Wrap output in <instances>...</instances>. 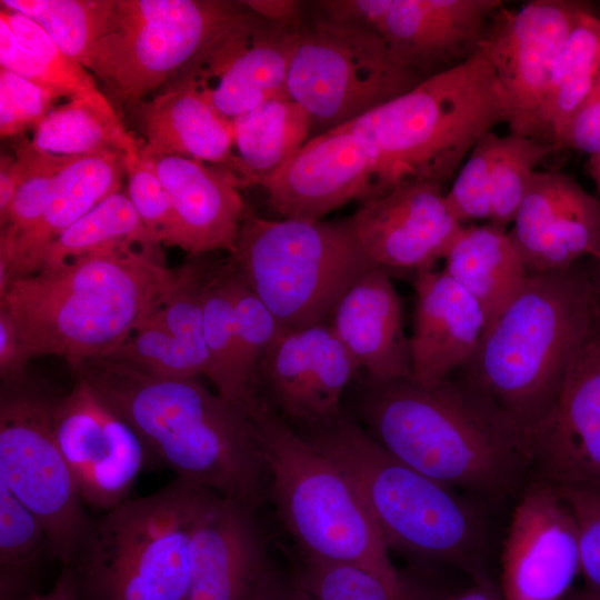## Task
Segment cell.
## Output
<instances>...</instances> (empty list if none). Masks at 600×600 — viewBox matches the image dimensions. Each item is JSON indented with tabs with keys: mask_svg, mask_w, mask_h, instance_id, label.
Here are the masks:
<instances>
[{
	"mask_svg": "<svg viewBox=\"0 0 600 600\" xmlns=\"http://www.w3.org/2000/svg\"><path fill=\"white\" fill-rule=\"evenodd\" d=\"M31 143L41 151L64 157L113 150L133 158L142 146L117 112L84 100H69L54 107L34 129Z\"/></svg>",
	"mask_w": 600,
	"mask_h": 600,
	"instance_id": "obj_34",
	"label": "cell"
},
{
	"mask_svg": "<svg viewBox=\"0 0 600 600\" xmlns=\"http://www.w3.org/2000/svg\"><path fill=\"white\" fill-rule=\"evenodd\" d=\"M52 428L83 503L109 511L130 499L149 464L138 433L84 380L53 398Z\"/></svg>",
	"mask_w": 600,
	"mask_h": 600,
	"instance_id": "obj_14",
	"label": "cell"
},
{
	"mask_svg": "<svg viewBox=\"0 0 600 600\" xmlns=\"http://www.w3.org/2000/svg\"><path fill=\"white\" fill-rule=\"evenodd\" d=\"M560 148H572L589 156L600 152V77L567 124Z\"/></svg>",
	"mask_w": 600,
	"mask_h": 600,
	"instance_id": "obj_47",
	"label": "cell"
},
{
	"mask_svg": "<svg viewBox=\"0 0 600 600\" xmlns=\"http://www.w3.org/2000/svg\"><path fill=\"white\" fill-rule=\"evenodd\" d=\"M600 307V257L590 260L586 268Z\"/></svg>",
	"mask_w": 600,
	"mask_h": 600,
	"instance_id": "obj_53",
	"label": "cell"
},
{
	"mask_svg": "<svg viewBox=\"0 0 600 600\" xmlns=\"http://www.w3.org/2000/svg\"><path fill=\"white\" fill-rule=\"evenodd\" d=\"M471 580L469 586L438 596L434 600H503L498 583L489 577Z\"/></svg>",
	"mask_w": 600,
	"mask_h": 600,
	"instance_id": "obj_51",
	"label": "cell"
},
{
	"mask_svg": "<svg viewBox=\"0 0 600 600\" xmlns=\"http://www.w3.org/2000/svg\"><path fill=\"white\" fill-rule=\"evenodd\" d=\"M556 147L544 140L508 134L499 137L492 162V209L489 222L507 228L540 163Z\"/></svg>",
	"mask_w": 600,
	"mask_h": 600,
	"instance_id": "obj_41",
	"label": "cell"
},
{
	"mask_svg": "<svg viewBox=\"0 0 600 600\" xmlns=\"http://www.w3.org/2000/svg\"><path fill=\"white\" fill-rule=\"evenodd\" d=\"M227 266L241 360L254 390L258 368L284 329L262 300L234 273L228 261Z\"/></svg>",
	"mask_w": 600,
	"mask_h": 600,
	"instance_id": "obj_42",
	"label": "cell"
},
{
	"mask_svg": "<svg viewBox=\"0 0 600 600\" xmlns=\"http://www.w3.org/2000/svg\"><path fill=\"white\" fill-rule=\"evenodd\" d=\"M286 580L268 556L256 510L200 487L186 600H278Z\"/></svg>",
	"mask_w": 600,
	"mask_h": 600,
	"instance_id": "obj_15",
	"label": "cell"
},
{
	"mask_svg": "<svg viewBox=\"0 0 600 600\" xmlns=\"http://www.w3.org/2000/svg\"><path fill=\"white\" fill-rule=\"evenodd\" d=\"M124 157L108 150L74 157L64 167L39 221L11 242L0 244V291L10 281L38 272L53 240L107 197L120 191Z\"/></svg>",
	"mask_w": 600,
	"mask_h": 600,
	"instance_id": "obj_27",
	"label": "cell"
},
{
	"mask_svg": "<svg viewBox=\"0 0 600 600\" xmlns=\"http://www.w3.org/2000/svg\"><path fill=\"white\" fill-rule=\"evenodd\" d=\"M587 171L596 184L600 182V152L589 157Z\"/></svg>",
	"mask_w": 600,
	"mask_h": 600,
	"instance_id": "obj_54",
	"label": "cell"
},
{
	"mask_svg": "<svg viewBox=\"0 0 600 600\" xmlns=\"http://www.w3.org/2000/svg\"><path fill=\"white\" fill-rule=\"evenodd\" d=\"M1 7L31 19L71 59L87 70L109 31L116 0H1Z\"/></svg>",
	"mask_w": 600,
	"mask_h": 600,
	"instance_id": "obj_38",
	"label": "cell"
},
{
	"mask_svg": "<svg viewBox=\"0 0 600 600\" xmlns=\"http://www.w3.org/2000/svg\"><path fill=\"white\" fill-rule=\"evenodd\" d=\"M231 121L244 187L261 186L274 177L312 130L308 112L289 96L266 101Z\"/></svg>",
	"mask_w": 600,
	"mask_h": 600,
	"instance_id": "obj_32",
	"label": "cell"
},
{
	"mask_svg": "<svg viewBox=\"0 0 600 600\" xmlns=\"http://www.w3.org/2000/svg\"><path fill=\"white\" fill-rule=\"evenodd\" d=\"M138 433L149 463L250 509L267 471L248 409L197 379L161 378L107 357L70 364Z\"/></svg>",
	"mask_w": 600,
	"mask_h": 600,
	"instance_id": "obj_1",
	"label": "cell"
},
{
	"mask_svg": "<svg viewBox=\"0 0 600 600\" xmlns=\"http://www.w3.org/2000/svg\"><path fill=\"white\" fill-rule=\"evenodd\" d=\"M421 77L404 68L374 31L322 17L299 29L287 92L312 129L344 126L408 92Z\"/></svg>",
	"mask_w": 600,
	"mask_h": 600,
	"instance_id": "obj_10",
	"label": "cell"
},
{
	"mask_svg": "<svg viewBox=\"0 0 600 600\" xmlns=\"http://www.w3.org/2000/svg\"><path fill=\"white\" fill-rule=\"evenodd\" d=\"M9 314L0 309V378L1 384H17L26 380L29 361Z\"/></svg>",
	"mask_w": 600,
	"mask_h": 600,
	"instance_id": "obj_48",
	"label": "cell"
},
{
	"mask_svg": "<svg viewBox=\"0 0 600 600\" xmlns=\"http://www.w3.org/2000/svg\"><path fill=\"white\" fill-rule=\"evenodd\" d=\"M600 77V18L584 8L556 63L547 106V124L558 149L572 116Z\"/></svg>",
	"mask_w": 600,
	"mask_h": 600,
	"instance_id": "obj_36",
	"label": "cell"
},
{
	"mask_svg": "<svg viewBox=\"0 0 600 600\" xmlns=\"http://www.w3.org/2000/svg\"><path fill=\"white\" fill-rule=\"evenodd\" d=\"M20 182V170L14 157L2 156L0 163V218L8 211Z\"/></svg>",
	"mask_w": 600,
	"mask_h": 600,
	"instance_id": "obj_52",
	"label": "cell"
},
{
	"mask_svg": "<svg viewBox=\"0 0 600 600\" xmlns=\"http://www.w3.org/2000/svg\"><path fill=\"white\" fill-rule=\"evenodd\" d=\"M302 437L347 474L389 548L459 568L471 579L489 577L487 522L474 503L401 462L342 416Z\"/></svg>",
	"mask_w": 600,
	"mask_h": 600,
	"instance_id": "obj_5",
	"label": "cell"
},
{
	"mask_svg": "<svg viewBox=\"0 0 600 600\" xmlns=\"http://www.w3.org/2000/svg\"><path fill=\"white\" fill-rule=\"evenodd\" d=\"M331 327L374 381L412 377L402 304L387 270L371 268L339 300Z\"/></svg>",
	"mask_w": 600,
	"mask_h": 600,
	"instance_id": "obj_28",
	"label": "cell"
},
{
	"mask_svg": "<svg viewBox=\"0 0 600 600\" xmlns=\"http://www.w3.org/2000/svg\"><path fill=\"white\" fill-rule=\"evenodd\" d=\"M260 187L278 214L307 221H320L349 201H364L381 193L373 153L342 128L309 139Z\"/></svg>",
	"mask_w": 600,
	"mask_h": 600,
	"instance_id": "obj_21",
	"label": "cell"
},
{
	"mask_svg": "<svg viewBox=\"0 0 600 600\" xmlns=\"http://www.w3.org/2000/svg\"><path fill=\"white\" fill-rule=\"evenodd\" d=\"M430 590L404 593L357 564L302 556L286 580V600H434Z\"/></svg>",
	"mask_w": 600,
	"mask_h": 600,
	"instance_id": "obj_39",
	"label": "cell"
},
{
	"mask_svg": "<svg viewBox=\"0 0 600 600\" xmlns=\"http://www.w3.org/2000/svg\"><path fill=\"white\" fill-rule=\"evenodd\" d=\"M300 28L269 22L241 4L232 21L179 74L232 119L289 96L287 76Z\"/></svg>",
	"mask_w": 600,
	"mask_h": 600,
	"instance_id": "obj_18",
	"label": "cell"
},
{
	"mask_svg": "<svg viewBox=\"0 0 600 600\" xmlns=\"http://www.w3.org/2000/svg\"><path fill=\"white\" fill-rule=\"evenodd\" d=\"M61 97L0 67V134L9 138L37 128Z\"/></svg>",
	"mask_w": 600,
	"mask_h": 600,
	"instance_id": "obj_44",
	"label": "cell"
},
{
	"mask_svg": "<svg viewBox=\"0 0 600 600\" xmlns=\"http://www.w3.org/2000/svg\"><path fill=\"white\" fill-rule=\"evenodd\" d=\"M509 109L487 49L338 127L373 153L381 193L406 181L442 186Z\"/></svg>",
	"mask_w": 600,
	"mask_h": 600,
	"instance_id": "obj_6",
	"label": "cell"
},
{
	"mask_svg": "<svg viewBox=\"0 0 600 600\" xmlns=\"http://www.w3.org/2000/svg\"><path fill=\"white\" fill-rule=\"evenodd\" d=\"M240 9V2L217 0H116L88 70L116 102L136 107L189 66Z\"/></svg>",
	"mask_w": 600,
	"mask_h": 600,
	"instance_id": "obj_11",
	"label": "cell"
},
{
	"mask_svg": "<svg viewBox=\"0 0 600 600\" xmlns=\"http://www.w3.org/2000/svg\"><path fill=\"white\" fill-rule=\"evenodd\" d=\"M579 574L573 513L554 483L532 479L519 493L502 543L503 600H564Z\"/></svg>",
	"mask_w": 600,
	"mask_h": 600,
	"instance_id": "obj_16",
	"label": "cell"
},
{
	"mask_svg": "<svg viewBox=\"0 0 600 600\" xmlns=\"http://www.w3.org/2000/svg\"><path fill=\"white\" fill-rule=\"evenodd\" d=\"M207 378L223 398L248 407L253 388L241 360L229 290L228 266L208 267L202 289Z\"/></svg>",
	"mask_w": 600,
	"mask_h": 600,
	"instance_id": "obj_35",
	"label": "cell"
},
{
	"mask_svg": "<svg viewBox=\"0 0 600 600\" xmlns=\"http://www.w3.org/2000/svg\"><path fill=\"white\" fill-rule=\"evenodd\" d=\"M598 309L586 268L574 264L529 273L458 378L489 401L524 441L554 403Z\"/></svg>",
	"mask_w": 600,
	"mask_h": 600,
	"instance_id": "obj_4",
	"label": "cell"
},
{
	"mask_svg": "<svg viewBox=\"0 0 600 600\" xmlns=\"http://www.w3.org/2000/svg\"><path fill=\"white\" fill-rule=\"evenodd\" d=\"M564 600H600V597L582 588L573 589Z\"/></svg>",
	"mask_w": 600,
	"mask_h": 600,
	"instance_id": "obj_55",
	"label": "cell"
},
{
	"mask_svg": "<svg viewBox=\"0 0 600 600\" xmlns=\"http://www.w3.org/2000/svg\"><path fill=\"white\" fill-rule=\"evenodd\" d=\"M358 368L330 323L284 329L258 368L253 397L287 422L324 426L342 416L341 398Z\"/></svg>",
	"mask_w": 600,
	"mask_h": 600,
	"instance_id": "obj_19",
	"label": "cell"
},
{
	"mask_svg": "<svg viewBox=\"0 0 600 600\" xmlns=\"http://www.w3.org/2000/svg\"><path fill=\"white\" fill-rule=\"evenodd\" d=\"M127 196L144 227L160 244H169L174 211L168 192L153 169L141 158H126Z\"/></svg>",
	"mask_w": 600,
	"mask_h": 600,
	"instance_id": "obj_45",
	"label": "cell"
},
{
	"mask_svg": "<svg viewBox=\"0 0 600 600\" xmlns=\"http://www.w3.org/2000/svg\"><path fill=\"white\" fill-rule=\"evenodd\" d=\"M208 266L197 260L177 270L174 287L163 304L107 358L161 378L207 377L202 289Z\"/></svg>",
	"mask_w": 600,
	"mask_h": 600,
	"instance_id": "obj_26",
	"label": "cell"
},
{
	"mask_svg": "<svg viewBox=\"0 0 600 600\" xmlns=\"http://www.w3.org/2000/svg\"><path fill=\"white\" fill-rule=\"evenodd\" d=\"M24 600H83L74 570L61 566L53 586L46 592H34Z\"/></svg>",
	"mask_w": 600,
	"mask_h": 600,
	"instance_id": "obj_50",
	"label": "cell"
},
{
	"mask_svg": "<svg viewBox=\"0 0 600 600\" xmlns=\"http://www.w3.org/2000/svg\"><path fill=\"white\" fill-rule=\"evenodd\" d=\"M199 488L177 478L96 519L69 566L83 600H186Z\"/></svg>",
	"mask_w": 600,
	"mask_h": 600,
	"instance_id": "obj_8",
	"label": "cell"
},
{
	"mask_svg": "<svg viewBox=\"0 0 600 600\" xmlns=\"http://www.w3.org/2000/svg\"><path fill=\"white\" fill-rule=\"evenodd\" d=\"M52 402L27 380L1 384L0 482L40 521L49 556L72 566L94 519L56 440Z\"/></svg>",
	"mask_w": 600,
	"mask_h": 600,
	"instance_id": "obj_12",
	"label": "cell"
},
{
	"mask_svg": "<svg viewBox=\"0 0 600 600\" xmlns=\"http://www.w3.org/2000/svg\"><path fill=\"white\" fill-rule=\"evenodd\" d=\"M228 263L283 329L332 317L346 291L374 268L349 220H270L248 210Z\"/></svg>",
	"mask_w": 600,
	"mask_h": 600,
	"instance_id": "obj_9",
	"label": "cell"
},
{
	"mask_svg": "<svg viewBox=\"0 0 600 600\" xmlns=\"http://www.w3.org/2000/svg\"><path fill=\"white\" fill-rule=\"evenodd\" d=\"M248 411L274 508L302 556L366 568L404 593L423 586L401 573L353 483L262 399Z\"/></svg>",
	"mask_w": 600,
	"mask_h": 600,
	"instance_id": "obj_7",
	"label": "cell"
},
{
	"mask_svg": "<svg viewBox=\"0 0 600 600\" xmlns=\"http://www.w3.org/2000/svg\"><path fill=\"white\" fill-rule=\"evenodd\" d=\"M364 388L360 409L367 431L407 466L493 501L519 494L527 484L522 436L461 379L434 387L412 377L368 379Z\"/></svg>",
	"mask_w": 600,
	"mask_h": 600,
	"instance_id": "obj_2",
	"label": "cell"
},
{
	"mask_svg": "<svg viewBox=\"0 0 600 600\" xmlns=\"http://www.w3.org/2000/svg\"><path fill=\"white\" fill-rule=\"evenodd\" d=\"M168 192L174 228L169 241L191 257L236 250L248 212L242 180L230 169L180 156H143Z\"/></svg>",
	"mask_w": 600,
	"mask_h": 600,
	"instance_id": "obj_24",
	"label": "cell"
},
{
	"mask_svg": "<svg viewBox=\"0 0 600 600\" xmlns=\"http://www.w3.org/2000/svg\"><path fill=\"white\" fill-rule=\"evenodd\" d=\"M412 378L434 387L464 367L476 352L487 319L479 303L443 270L416 272Z\"/></svg>",
	"mask_w": 600,
	"mask_h": 600,
	"instance_id": "obj_25",
	"label": "cell"
},
{
	"mask_svg": "<svg viewBox=\"0 0 600 600\" xmlns=\"http://www.w3.org/2000/svg\"><path fill=\"white\" fill-rule=\"evenodd\" d=\"M278 600H286V598H282V599H278Z\"/></svg>",
	"mask_w": 600,
	"mask_h": 600,
	"instance_id": "obj_56",
	"label": "cell"
},
{
	"mask_svg": "<svg viewBox=\"0 0 600 600\" xmlns=\"http://www.w3.org/2000/svg\"><path fill=\"white\" fill-rule=\"evenodd\" d=\"M443 259V271L481 307L487 329L529 274L507 228L491 222L463 226Z\"/></svg>",
	"mask_w": 600,
	"mask_h": 600,
	"instance_id": "obj_30",
	"label": "cell"
},
{
	"mask_svg": "<svg viewBox=\"0 0 600 600\" xmlns=\"http://www.w3.org/2000/svg\"><path fill=\"white\" fill-rule=\"evenodd\" d=\"M176 278L136 248L101 249L10 281L0 309L29 359L59 356L71 364L117 350L163 304Z\"/></svg>",
	"mask_w": 600,
	"mask_h": 600,
	"instance_id": "obj_3",
	"label": "cell"
},
{
	"mask_svg": "<svg viewBox=\"0 0 600 600\" xmlns=\"http://www.w3.org/2000/svg\"><path fill=\"white\" fill-rule=\"evenodd\" d=\"M499 136L486 133L473 147L462 163L446 202L453 216L463 224L468 221L491 219L492 162Z\"/></svg>",
	"mask_w": 600,
	"mask_h": 600,
	"instance_id": "obj_43",
	"label": "cell"
},
{
	"mask_svg": "<svg viewBox=\"0 0 600 600\" xmlns=\"http://www.w3.org/2000/svg\"><path fill=\"white\" fill-rule=\"evenodd\" d=\"M348 220L369 262L387 271L432 269L463 228L441 186L416 180L362 201Z\"/></svg>",
	"mask_w": 600,
	"mask_h": 600,
	"instance_id": "obj_20",
	"label": "cell"
},
{
	"mask_svg": "<svg viewBox=\"0 0 600 600\" xmlns=\"http://www.w3.org/2000/svg\"><path fill=\"white\" fill-rule=\"evenodd\" d=\"M251 12L277 24L300 28L302 4L294 0H247L240 1Z\"/></svg>",
	"mask_w": 600,
	"mask_h": 600,
	"instance_id": "obj_49",
	"label": "cell"
},
{
	"mask_svg": "<svg viewBox=\"0 0 600 600\" xmlns=\"http://www.w3.org/2000/svg\"><path fill=\"white\" fill-rule=\"evenodd\" d=\"M502 6L500 0H383L370 30L404 68L427 79L474 57Z\"/></svg>",
	"mask_w": 600,
	"mask_h": 600,
	"instance_id": "obj_22",
	"label": "cell"
},
{
	"mask_svg": "<svg viewBox=\"0 0 600 600\" xmlns=\"http://www.w3.org/2000/svg\"><path fill=\"white\" fill-rule=\"evenodd\" d=\"M577 1L534 0L492 16L483 47L504 93L511 134L552 144L547 106L552 73L580 12Z\"/></svg>",
	"mask_w": 600,
	"mask_h": 600,
	"instance_id": "obj_13",
	"label": "cell"
},
{
	"mask_svg": "<svg viewBox=\"0 0 600 600\" xmlns=\"http://www.w3.org/2000/svg\"><path fill=\"white\" fill-rule=\"evenodd\" d=\"M524 446L532 479L600 488V307Z\"/></svg>",
	"mask_w": 600,
	"mask_h": 600,
	"instance_id": "obj_17",
	"label": "cell"
},
{
	"mask_svg": "<svg viewBox=\"0 0 600 600\" xmlns=\"http://www.w3.org/2000/svg\"><path fill=\"white\" fill-rule=\"evenodd\" d=\"M136 107L146 137L141 154L180 156L220 164L242 180L231 119L209 102L189 79L178 74L166 90Z\"/></svg>",
	"mask_w": 600,
	"mask_h": 600,
	"instance_id": "obj_29",
	"label": "cell"
},
{
	"mask_svg": "<svg viewBox=\"0 0 600 600\" xmlns=\"http://www.w3.org/2000/svg\"><path fill=\"white\" fill-rule=\"evenodd\" d=\"M49 541L40 521L0 482V600L38 592Z\"/></svg>",
	"mask_w": 600,
	"mask_h": 600,
	"instance_id": "obj_37",
	"label": "cell"
},
{
	"mask_svg": "<svg viewBox=\"0 0 600 600\" xmlns=\"http://www.w3.org/2000/svg\"><path fill=\"white\" fill-rule=\"evenodd\" d=\"M0 66L69 100H84L117 112L92 73L67 56L34 21L0 11Z\"/></svg>",
	"mask_w": 600,
	"mask_h": 600,
	"instance_id": "obj_31",
	"label": "cell"
},
{
	"mask_svg": "<svg viewBox=\"0 0 600 600\" xmlns=\"http://www.w3.org/2000/svg\"><path fill=\"white\" fill-rule=\"evenodd\" d=\"M120 247L136 248L166 264L160 243L144 227L127 193L117 191L50 243L40 270L61 267L92 251Z\"/></svg>",
	"mask_w": 600,
	"mask_h": 600,
	"instance_id": "obj_33",
	"label": "cell"
},
{
	"mask_svg": "<svg viewBox=\"0 0 600 600\" xmlns=\"http://www.w3.org/2000/svg\"><path fill=\"white\" fill-rule=\"evenodd\" d=\"M512 223L508 232L529 273L600 257V202L564 172L538 170Z\"/></svg>",
	"mask_w": 600,
	"mask_h": 600,
	"instance_id": "obj_23",
	"label": "cell"
},
{
	"mask_svg": "<svg viewBox=\"0 0 600 600\" xmlns=\"http://www.w3.org/2000/svg\"><path fill=\"white\" fill-rule=\"evenodd\" d=\"M13 157L20 182L8 211L0 218V244L11 242L39 221L60 172L74 158L41 151L27 138L17 143Z\"/></svg>",
	"mask_w": 600,
	"mask_h": 600,
	"instance_id": "obj_40",
	"label": "cell"
},
{
	"mask_svg": "<svg viewBox=\"0 0 600 600\" xmlns=\"http://www.w3.org/2000/svg\"><path fill=\"white\" fill-rule=\"evenodd\" d=\"M557 487L570 507L577 523L583 588L600 597V488Z\"/></svg>",
	"mask_w": 600,
	"mask_h": 600,
	"instance_id": "obj_46",
	"label": "cell"
}]
</instances>
